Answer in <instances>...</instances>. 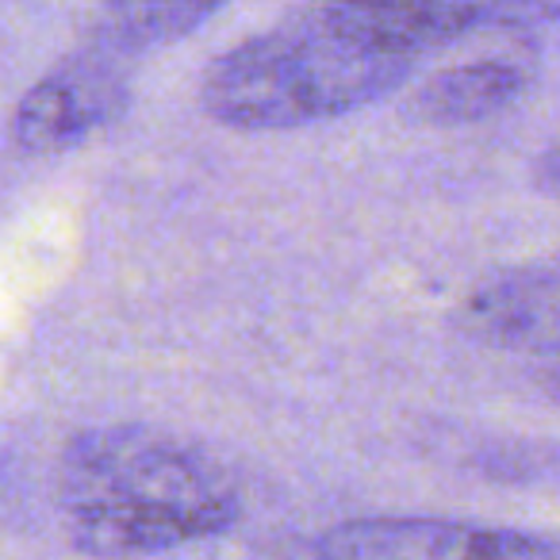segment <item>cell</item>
<instances>
[{"label":"cell","mask_w":560,"mask_h":560,"mask_svg":"<svg viewBox=\"0 0 560 560\" xmlns=\"http://www.w3.org/2000/svg\"><path fill=\"white\" fill-rule=\"evenodd\" d=\"M457 327L472 342L560 365V257L514 265L480 280L457 304Z\"/></svg>","instance_id":"cell-5"},{"label":"cell","mask_w":560,"mask_h":560,"mask_svg":"<svg viewBox=\"0 0 560 560\" xmlns=\"http://www.w3.org/2000/svg\"><path fill=\"white\" fill-rule=\"evenodd\" d=\"M215 12L219 4H188V0L185 4H112L89 27V39L135 62L150 50H162L192 35Z\"/></svg>","instance_id":"cell-7"},{"label":"cell","mask_w":560,"mask_h":560,"mask_svg":"<svg viewBox=\"0 0 560 560\" xmlns=\"http://www.w3.org/2000/svg\"><path fill=\"white\" fill-rule=\"evenodd\" d=\"M411 73L415 62L376 47L338 4H323L223 50L203 70L196 96L219 127L292 131L369 108Z\"/></svg>","instance_id":"cell-2"},{"label":"cell","mask_w":560,"mask_h":560,"mask_svg":"<svg viewBox=\"0 0 560 560\" xmlns=\"http://www.w3.org/2000/svg\"><path fill=\"white\" fill-rule=\"evenodd\" d=\"M131 58L81 43L73 55L58 58L12 112V147L27 158H50L85 142L96 127L112 124L131 96Z\"/></svg>","instance_id":"cell-3"},{"label":"cell","mask_w":560,"mask_h":560,"mask_svg":"<svg viewBox=\"0 0 560 560\" xmlns=\"http://www.w3.org/2000/svg\"><path fill=\"white\" fill-rule=\"evenodd\" d=\"M534 185L541 188L545 196L560 200V147L545 150V154L537 158V165H534Z\"/></svg>","instance_id":"cell-8"},{"label":"cell","mask_w":560,"mask_h":560,"mask_svg":"<svg viewBox=\"0 0 560 560\" xmlns=\"http://www.w3.org/2000/svg\"><path fill=\"white\" fill-rule=\"evenodd\" d=\"M537 78V62L522 55L506 58H476L465 66H445L430 73L411 96L404 112L407 119L427 127H457V124H480L511 104H518L529 93Z\"/></svg>","instance_id":"cell-6"},{"label":"cell","mask_w":560,"mask_h":560,"mask_svg":"<svg viewBox=\"0 0 560 560\" xmlns=\"http://www.w3.org/2000/svg\"><path fill=\"white\" fill-rule=\"evenodd\" d=\"M55 503L73 549L135 560L234 529L242 495L188 438L142 422L85 427L58 457Z\"/></svg>","instance_id":"cell-1"},{"label":"cell","mask_w":560,"mask_h":560,"mask_svg":"<svg viewBox=\"0 0 560 560\" xmlns=\"http://www.w3.org/2000/svg\"><path fill=\"white\" fill-rule=\"evenodd\" d=\"M537 384H541L545 396L560 404V365H545L541 373H537Z\"/></svg>","instance_id":"cell-9"},{"label":"cell","mask_w":560,"mask_h":560,"mask_svg":"<svg viewBox=\"0 0 560 560\" xmlns=\"http://www.w3.org/2000/svg\"><path fill=\"white\" fill-rule=\"evenodd\" d=\"M315 560H560V534L422 514L346 518L315 537Z\"/></svg>","instance_id":"cell-4"}]
</instances>
